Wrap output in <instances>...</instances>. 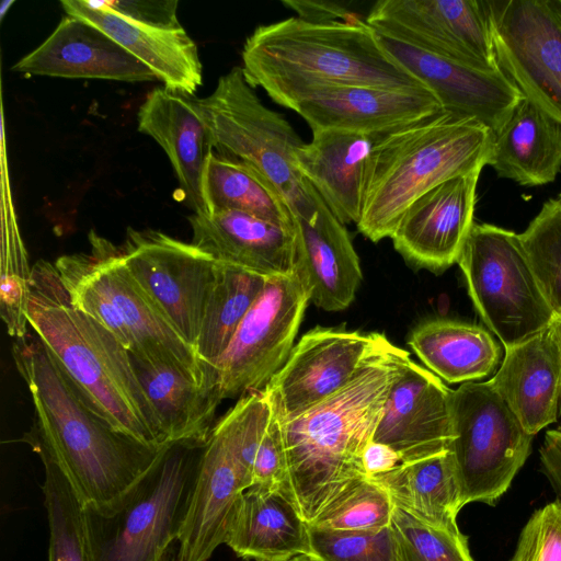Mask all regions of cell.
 I'll return each mask as SVG.
<instances>
[{"mask_svg":"<svg viewBox=\"0 0 561 561\" xmlns=\"http://www.w3.org/2000/svg\"><path fill=\"white\" fill-rule=\"evenodd\" d=\"M12 354L35 412L25 442L56 461L84 507L101 514L116 511L169 446L153 449L110 426L31 331L14 339Z\"/></svg>","mask_w":561,"mask_h":561,"instance_id":"1","label":"cell"},{"mask_svg":"<svg viewBox=\"0 0 561 561\" xmlns=\"http://www.w3.org/2000/svg\"><path fill=\"white\" fill-rule=\"evenodd\" d=\"M26 319L93 412L147 447L170 446L130 354L107 329L71 304L50 262L39 260L32 267Z\"/></svg>","mask_w":561,"mask_h":561,"instance_id":"2","label":"cell"},{"mask_svg":"<svg viewBox=\"0 0 561 561\" xmlns=\"http://www.w3.org/2000/svg\"><path fill=\"white\" fill-rule=\"evenodd\" d=\"M394 346L343 389L298 416L280 421L287 459V499L309 524L368 477L363 454L373 440L399 363Z\"/></svg>","mask_w":561,"mask_h":561,"instance_id":"3","label":"cell"},{"mask_svg":"<svg viewBox=\"0 0 561 561\" xmlns=\"http://www.w3.org/2000/svg\"><path fill=\"white\" fill-rule=\"evenodd\" d=\"M242 71L288 108L301 95L331 87L427 88L380 44L360 18L311 23L291 16L257 26L243 44Z\"/></svg>","mask_w":561,"mask_h":561,"instance_id":"4","label":"cell"},{"mask_svg":"<svg viewBox=\"0 0 561 561\" xmlns=\"http://www.w3.org/2000/svg\"><path fill=\"white\" fill-rule=\"evenodd\" d=\"M493 144L486 126L446 111L381 134L366 164L358 231L373 242L390 238L420 196L490 165Z\"/></svg>","mask_w":561,"mask_h":561,"instance_id":"5","label":"cell"},{"mask_svg":"<svg viewBox=\"0 0 561 561\" xmlns=\"http://www.w3.org/2000/svg\"><path fill=\"white\" fill-rule=\"evenodd\" d=\"M90 250L59 256L54 265L71 304L107 329L131 358L173 366L202 386L214 370L170 325L128 271L119 247L93 230Z\"/></svg>","mask_w":561,"mask_h":561,"instance_id":"6","label":"cell"},{"mask_svg":"<svg viewBox=\"0 0 561 561\" xmlns=\"http://www.w3.org/2000/svg\"><path fill=\"white\" fill-rule=\"evenodd\" d=\"M205 445H170L116 511L84 507L91 561H179Z\"/></svg>","mask_w":561,"mask_h":561,"instance_id":"7","label":"cell"},{"mask_svg":"<svg viewBox=\"0 0 561 561\" xmlns=\"http://www.w3.org/2000/svg\"><path fill=\"white\" fill-rule=\"evenodd\" d=\"M211 129L215 151L237 159L265 176L282 194L294 216L311 215L319 194L296 168L295 154L304 141L279 113L266 107L233 67L214 91L199 99Z\"/></svg>","mask_w":561,"mask_h":561,"instance_id":"8","label":"cell"},{"mask_svg":"<svg viewBox=\"0 0 561 561\" xmlns=\"http://www.w3.org/2000/svg\"><path fill=\"white\" fill-rule=\"evenodd\" d=\"M483 322L504 347L548 330L556 314L514 231L474 222L457 261Z\"/></svg>","mask_w":561,"mask_h":561,"instance_id":"9","label":"cell"},{"mask_svg":"<svg viewBox=\"0 0 561 561\" xmlns=\"http://www.w3.org/2000/svg\"><path fill=\"white\" fill-rule=\"evenodd\" d=\"M453 456L462 505H494L526 462L534 436L489 381L461 383L453 391Z\"/></svg>","mask_w":561,"mask_h":561,"instance_id":"10","label":"cell"},{"mask_svg":"<svg viewBox=\"0 0 561 561\" xmlns=\"http://www.w3.org/2000/svg\"><path fill=\"white\" fill-rule=\"evenodd\" d=\"M310 302L297 270L268 277L211 366L221 399L262 391L288 358Z\"/></svg>","mask_w":561,"mask_h":561,"instance_id":"11","label":"cell"},{"mask_svg":"<svg viewBox=\"0 0 561 561\" xmlns=\"http://www.w3.org/2000/svg\"><path fill=\"white\" fill-rule=\"evenodd\" d=\"M119 248L141 289L174 331L195 350L219 261L192 242L154 229L128 228Z\"/></svg>","mask_w":561,"mask_h":561,"instance_id":"12","label":"cell"},{"mask_svg":"<svg viewBox=\"0 0 561 561\" xmlns=\"http://www.w3.org/2000/svg\"><path fill=\"white\" fill-rule=\"evenodd\" d=\"M497 64L522 95L561 125L558 0L488 1Z\"/></svg>","mask_w":561,"mask_h":561,"instance_id":"13","label":"cell"},{"mask_svg":"<svg viewBox=\"0 0 561 561\" xmlns=\"http://www.w3.org/2000/svg\"><path fill=\"white\" fill-rule=\"evenodd\" d=\"M394 346L380 333L316 327L294 345L263 391L279 420H291L339 392Z\"/></svg>","mask_w":561,"mask_h":561,"instance_id":"14","label":"cell"},{"mask_svg":"<svg viewBox=\"0 0 561 561\" xmlns=\"http://www.w3.org/2000/svg\"><path fill=\"white\" fill-rule=\"evenodd\" d=\"M365 21L376 32L461 65L501 69L488 1L380 0Z\"/></svg>","mask_w":561,"mask_h":561,"instance_id":"15","label":"cell"},{"mask_svg":"<svg viewBox=\"0 0 561 561\" xmlns=\"http://www.w3.org/2000/svg\"><path fill=\"white\" fill-rule=\"evenodd\" d=\"M453 391L408 353L399 363L373 442L390 446L402 462L448 450Z\"/></svg>","mask_w":561,"mask_h":561,"instance_id":"16","label":"cell"},{"mask_svg":"<svg viewBox=\"0 0 561 561\" xmlns=\"http://www.w3.org/2000/svg\"><path fill=\"white\" fill-rule=\"evenodd\" d=\"M480 173L447 180L409 206L390 237L407 262L435 273L457 263L474 224Z\"/></svg>","mask_w":561,"mask_h":561,"instance_id":"17","label":"cell"},{"mask_svg":"<svg viewBox=\"0 0 561 561\" xmlns=\"http://www.w3.org/2000/svg\"><path fill=\"white\" fill-rule=\"evenodd\" d=\"M376 34L389 55L434 92L444 111L476 119L494 134L523 99L501 69H474L385 34Z\"/></svg>","mask_w":561,"mask_h":561,"instance_id":"18","label":"cell"},{"mask_svg":"<svg viewBox=\"0 0 561 561\" xmlns=\"http://www.w3.org/2000/svg\"><path fill=\"white\" fill-rule=\"evenodd\" d=\"M311 130L388 133L444 111L428 88L331 87L306 93L288 106Z\"/></svg>","mask_w":561,"mask_h":561,"instance_id":"19","label":"cell"},{"mask_svg":"<svg viewBox=\"0 0 561 561\" xmlns=\"http://www.w3.org/2000/svg\"><path fill=\"white\" fill-rule=\"evenodd\" d=\"M137 121L138 130L153 138L167 153L182 202L194 214L208 213L205 176L215 147L199 99L157 88L140 105Z\"/></svg>","mask_w":561,"mask_h":561,"instance_id":"20","label":"cell"},{"mask_svg":"<svg viewBox=\"0 0 561 561\" xmlns=\"http://www.w3.org/2000/svg\"><path fill=\"white\" fill-rule=\"evenodd\" d=\"M12 70L28 76L102 79L126 82L153 81L156 75L107 34L92 24L67 15L34 50Z\"/></svg>","mask_w":561,"mask_h":561,"instance_id":"21","label":"cell"},{"mask_svg":"<svg viewBox=\"0 0 561 561\" xmlns=\"http://www.w3.org/2000/svg\"><path fill=\"white\" fill-rule=\"evenodd\" d=\"M294 230L296 270L310 301L325 311L346 309L363 273L345 225L320 199L311 215L294 216Z\"/></svg>","mask_w":561,"mask_h":561,"instance_id":"22","label":"cell"},{"mask_svg":"<svg viewBox=\"0 0 561 561\" xmlns=\"http://www.w3.org/2000/svg\"><path fill=\"white\" fill-rule=\"evenodd\" d=\"M188 221L192 243L219 262L265 277L296 271L294 225H280L233 210L193 214Z\"/></svg>","mask_w":561,"mask_h":561,"instance_id":"23","label":"cell"},{"mask_svg":"<svg viewBox=\"0 0 561 561\" xmlns=\"http://www.w3.org/2000/svg\"><path fill=\"white\" fill-rule=\"evenodd\" d=\"M489 382L530 435L557 422L561 412V351L551 328L506 347Z\"/></svg>","mask_w":561,"mask_h":561,"instance_id":"24","label":"cell"},{"mask_svg":"<svg viewBox=\"0 0 561 561\" xmlns=\"http://www.w3.org/2000/svg\"><path fill=\"white\" fill-rule=\"evenodd\" d=\"M60 4L67 15L98 27L146 65L164 88L194 96L203 83L197 46L183 27L165 30L130 22L88 0H62Z\"/></svg>","mask_w":561,"mask_h":561,"instance_id":"25","label":"cell"},{"mask_svg":"<svg viewBox=\"0 0 561 561\" xmlns=\"http://www.w3.org/2000/svg\"><path fill=\"white\" fill-rule=\"evenodd\" d=\"M381 134L312 130L311 141L296 151L298 172L343 225L360 219L366 164Z\"/></svg>","mask_w":561,"mask_h":561,"instance_id":"26","label":"cell"},{"mask_svg":"<svg viewBox=\"0 0 561 561\" xmlns=\"http://www.w3.org/2000/svg\"><path fill=\"white\" fill-rule=\"evenodd\" d=\"M225 543L238 557L255 561L311 554L308 524L285 495L260 485L243 492Z\"/></svg>","mask_w":561,"mask_h":561,"instance_id":"27","label":"cell"},{"mask_svg":"<svg viewBox=\"0 0 561 561\" xmlns=\"http://www.w3.org/2000/svg\"><path fill=\"white\" fill-rule=\"evenodd\" d=\"M490 165L523 186L553 182L561 170V125L523 96L494 134Z\"/></svg>","mask_w":561,"mask_h":561,"instance_id":"28","label":"cell"},{"mask_svg":"<svg viewBox=\"0 0 561 561\" xmlns=\"http://www.w3.org/2000/svg\"><path fill=\"white\" fill-rule=\"evenodd\" d=\"M131 360L169 444L205 445L222 400L218 388L202 386L173 366Z\"/></svg>","mask_w":561,"mask_h":561,"instance_id":"29","label":"cell"},{"mask_svg":"<svg viewBox=\"0 0 561 561\" xmlns=\"http://www.w3.org/2000/svg\"><path fill=\"white\" fill-rule=\"evenodd\" d=\"M409 345L420 360L449 383L488 377L497 369L501 347L482 327L449 319L420 323Z\"/></svg>","mask_w":561,"mask_h":561,"instance_id":"30","label":"cell"},{"mask_svg":"<svg viewBox=\"0 0 561 561\" xmlns=\"http://www.w3.org/2000/svg\"><path fill=\"white\" fill-rule=\"evenodd\" d=\"M371 479L387 491L394 506L431 526L459 531L457 515L463 505L449 450L402 462Z\"/></svg>","mask_w":561,"mask_h":561,"instance_id":"31","label":"cell"},{"mask_svg":"<svg viewBox=\"0 0 561 561\" xmlns=\"http://www.w3.org/2000/svg\"><path fill=\"white\" fill-rule=\"evenodd\" d=\"M205 197L208 213L233 210L280 225H294L288 204L265 176L216 151L206 170Z\"/></svg>","mask_w":561,"mask_h":561,"instance_id":"32","label":"cell"},{"mask_svg":"<svg viewBox=\"0 0 561 561\" xmlns=\"http://www.w3.org/2000/svg\"><path fill=\"white\" fill-rule=\"evenodd\" d=\"M195 351L210 367L229 345L242 319L263 290L268 277L219 262Z\"/></svg>","mask_w":561,"mask_h":561,"instance_id":"33","label":"cell"},{"mask_svg":"<svg viewBox=\"0 0 561 561\" xmlns=\"http://www.w3.org/2000/svg\"><path fill=\"white\" fill-rule=\"evenodd\" d=\"M33 450L39 456L45 472L48 561H91L82 501L56 461L42 449Z\"/></svg>","mask_w":561,"mask_h":561,"instance_id":"34","label":"cell"},{"mask_svg":"<svg viewBox=\"0 0 561 561\" xmlns=\"http://www.w3.org/2000/svg\"><path fill=\"white\" fill-rule=\"evenodd\" d=\"M523 251L556 318L561 317V205L547 201L525 231Z\"/></svg>","mask_w":561,"mask_h":561,"instance_id":"35","label":"cell"},{"mask_svg":"<svg viewBox=\"0 0 561 561\" xmlns=\"http://www.w3.org/2000/svg\"><path fill=\"white\" fill-rule=\"evenodd\" d=\"M390 525L398 561H473L460 530L431 526L394 505Z\"/></svg>","mask_w":561,"mask_h":561,"instance_id":"36","label":"cell"},{"mask_svg":"<svg viewBox=\"0 0 561 561\" xmlns=\"http://www.w3.org/2000/svg\"><path fill=\"white\" fill-rule=\"evenodd\" d=\"M392 510L387 491L367 478L308 525L336 530H375L390 525Z\"/></svg>","mask_w":561,"mask_h":561,"instance_id":"37","label":"cell"},{"mask_svg":"<svg viewBox=\"0 0 561 561\" xmlns=\"http://www.w3.org/2000/svg\"><path fill=\"white\" fill-rule=\"evenodd\" d=\"M311 554L319 561H398L391 525L375 530H336L308 525Z\"/></svg>","mask_w":561,"mask_h":561,"instance_id":"38","label":"cell"},{"mask_svg":"<svg viewBox=\"0 0 561 561\" xmlns=\"http://www.w3.org/2000/svg\"><path fill=\"white\" fill-rule=\"evenodd\" d=\"M510 561H561L560 500L533 513Z\"/></svg>","mask_w":561,"mask_h":561,"instance_id":"39","label":"cell"},{"mask_svg":"<svg viewBox=\"0 0 561 561\" xmlns=\"http://www.w3.org/2000/svg\"><path fill=\"white\" fill-rule=\"evenodd\" d=\"M252 485L278 491L286 497L288 494L287 459L283 428L275 411L255 455Z\"/></svg>","mask_w":561,"mask_h":561,"instance_id":"40","label":"cell"},{"mask_svg":"<svg viewBox=\"0 0 561 561\" xmlns=\"http://www.w3.org/2000/svg\"><path fill=\"white\" fill-rule=\"evenodd\" d=\"M90 4L113 12L130 22L165 28H181L178 19V4L175 0H88Z\"/></svg>","mask_w":561,"mask_h":561,"instance_id":"41","label":"cell"},{"mask_svg":"<svg viewBox=\"0 0 561 561\" xmlns=\"http://www.w3.org/2000/svg\"><path fill=\"white\" fill-rule=\"evenodd\" d=\"M282 4L297 13V16L311 23L355 20L352 12L334 1L284 0Z\"/></svg>","mask_w":561,"mask_h":561,"instance_id":"42","label":"cell"},{"mask_svg":"<svg viewBox=\"0 0 561 561\" xmlns=\"http://www.w3.org/2000/svg\"><path fill=\"white\" fill-rule=\"evenodd\" d=\"M539 455L541 471L561 501V425L546 433Z\"/></svg>","mask_w":561,"mask_h":561,"instance_id":"43","label":"cell"},{"mask_svg":"<svg viewBox=\"0 0 561 561\" xmlns=\"http://www.w3.org/2000/svg\"><path fill=\"white\" fill-rule=\"evenodd\" d=\"M401 463L399 454L386 444L371 440L363 454V465L368 478L387 473Z\"/></svg>","mask_w":561,"mask_h":561,"instance_id":"44","label":"cell"},{"mask_svg":"<svg viewBox=\"0 0 561 561\" xmlns=\"http://www.w3.org/2000/svg\"><path fill=\"white\" fill-rule=\"evenodd\" d=\"M550 328L561 351V317L556 318Z\"/></svg>","mask_w":561,"mask_h":561,"instance_id":"45","label":"cell"},{"mask_svg":"<svg viewBox=\"0 0 561 561\" xmlns=\"http://www.w3.org/2000/svg\"><path fill=\"white\" fill-rule=\"evenodd\" d=\"M286 561H319L316 557L312 554H298L289 560Z\"/></svg>","mask_w":561,"mask_h":561,"instance_id":"46","label":"cell"},{"mask_svg":"<svg viewBox=\"0 0 561 561\" xmlns=\"http://www.w3.org/2000/svg\"><path fill=\"white\" fill-rule=\"evenodd\" d=\"M12 3H13V1H12V0H11V1H4V2L2 3V7H1V15H3V14H4V12L7 11L8 7H10V4H12Z\"/></svg>","mask_w":561,"mask_h":561,"instance_id":"47","label":"cell"},{"mask_svg":"<svg viewBox=\"0 0 561 561\" xmlns=\"http://www.w3.org/2000/svg\"><path fill=\"white\" fill-rule=\"evenodd\" d=\"M557 201H558V203L561 205V193L558 195Z\"/></svg>","mask_w":561,"mask_h":561,"instance_id":"48","label":"cell"},{"mask_svg":"<svg viewBox=\"0 0 561 561\" xmlns=\"http://www.w3.org/2000/svg\"><path fill=\"white\" fill-rule=\"evenodd\" d=\"M558 1H559L560 7H561V0H558Z\"/></svg>","mask_w":561,"mask_h":561,"instance_id":"49","label":"cell"}]
</instances>
